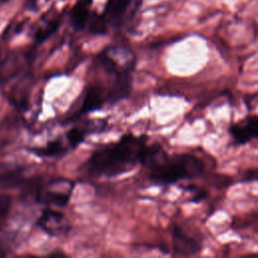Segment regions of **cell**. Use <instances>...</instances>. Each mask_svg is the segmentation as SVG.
<instances>
[{"instance_id":"cell-1","label":"cell","mask_w":258,"mask_h":258,"mask_svg":"<svg viewBox=\"0 0 258 258\" xmlns=\"http://www.w3.org/2000/svg\"><path fill=\"white\" fill-rule=\"evenodd\" d=\"M147 147L145 135L124 134L118 141L95 150L87 161V171L93 176L115 177L130 171L141 159Z\"/></svg>"},{"instance_id":"cell-2","label":"cell","mask_w":258,"mask_h":258,"mask_svg":"<svg viewBox=\"0 0 258 258\" xmlns=\"http://www.w3.org/2000/svg\"><path fill=\"white\" fill-rule=\"evenodd\" d=\"M149 171V179L155 184L168 185L182 179H194L204 174V161L190 153L168 155L163 149L143 165Z\"/></svg>"},{"instance_id":"cell-3","label":"cell","mask_w":258,"mask_h":258,"mask_svg":"<svg viewBox=\"0 0 258 258\" xmlns=\"http://www.w3.org/2000/svg\"><path fill=\"white\" fill-rule=\"evenodd\" d=\"M74 187L75 183L70 179H56L48 185L47 189L41 190L38 194L37 200L39 203L64 208L71 200Z\"/></svg>"},{"instance_id":"cell-4","label":"cell","mask_w":258,"mask_h":258,"mask_svg":"<svg viewBox=\"0 0 258 258\" xmlns=\"http://www.w3.org/2000/svg\"><path fill=\"white\" fill-rule=\"evenodd\" d=\"M172 252L175 256H192L201 252L202 245L195 238L185 234L178 225L171 230Z\"/></svg>"},{"instance_id":"cell-5","label":"cell","mask_w":258,"mask_h":258,"mask_svg":"<svg viewBox=\"0 0 258 258\" xmlns=\"http://www.w3.org/2000/svg\"><path fill=\"white\" fill-rule=\"evenodd\" d=\"M105 103H107V91H105V89L99 85H89L83 94L81 109L74 115V117L71 118V120L99 110L104 106Z\"/></svg>"},{"instance_id":"cell-6","label":"cell","mask_w":258,"mask_h":258,"mask_svg":"<svg viewBox=\"0 0 258 258\" xmlns=\"http://www.w3.org/2000/svg\"><path fill=\"white\" fill-rule=\"evenodd\" d=\"M229 133L238 145H244L255 139L258 134V119L256 115H249L240 122L229 127Z\"/></svg>"},{"instance_id":"cell-7","label":"cell","mask_w":258,"mask_h":258,"mask_svg":"<svg viewBox=\"0 0 258 258\" xmlns=\"http://www.w3.org/2000/svg\"><path fill=\"white\" fill-rule=\"evenodd\" d=\"M64 218L60 211L44 209L37 220V225L50 236L64 234L70 230V226L64 223Z\"/></svg>"},{"instance_id":"cell-8","label":"cell","mask_w":258,"mask_h":258,"mask_svg":"<svg viewBox=\"0 0 258 258\" xmlns=\"http://www.w3.org/2000/svg\"><path fill=\"white\" fill-rule=\"evenodd\" d=\"M106 125H107L106 120H98V121L95 120V121H89L82 125L73 127L67 133V138L70 146L72 148H76L85 140L88 134L101 132L105 129Z\"/></svg>"},{"instance_id":"cell-9","label":"cell","mask_w":258,"mask_h":258,"mask_svg":"<svg viewBox=\"0 0 258 258\" xmlns=\"http://www.w3.org/2000/svg\"><path fill=\"white\" fill-rule=\"evenodd\" d=\"M132 1L133 0H109L103 14L107 23L114 27L120 26Z\"/></svg>"},{"instance_id":"cell-10","label":"cell","mask_w":258,"mask_h":258,"mask_svg":"<svg viewBox=\"0 0 258 258\" xmlns=\"http://www.w3.org/2000/svg\"><path fill=\"white\" fill-rule=\"evenodd\" d=\"M70 17H71V22H72L73 27L78 31L83 30L86 27V25L88 24V20L90 18L88 7L85 6L84 4L78 2L73 7Z\"/></svg>"},{"instance_id":"cell-11","label":"cell","mask_w":258,"mask_h":258,"mask_svg":"<svg viewBox=\"0 0 258 258\" xmlns=\"http://www.w3.org/2000/svg\"><path fill=\"white\" fill-rule=\"evenodd\" d=\"M31 151L34 154H37L39 156L51 157V156H56V155L64 153L66 148L59 140H53V141L48 142L45 147L33 148V149H31Z\"/></svg>"},{"instance_id":"cell-12","label":"cell","mask_w":258,"mask_h":258,"mask_svg":"<svg viewBox=\"0 0 258 258\" xmlns=\"http://www.w3.org/2000/svg\"><path fill=\"white\" fill-rule=\"evenodd\" d=\"M89 23V28L90 31L93 34L97 35H102L107 32V21L103 17V15H99L94 13L93 16L91 17L90 20H88Z\"/></svg>"},{"instance_id":"cell-13","label":"cell","mask_w":258,"mask_h":258,"mask_svg":"<svg viewBox=\"0 0 258 258\" xmlns=\"http://www.w3.org/2000/svg\"><path fill=\"white\" fill-rule=\"evenodd\" d=\"M20 171L18 169H5L4 171H1L0 169V184L2 186L6 185H13L17 184L20 181Z\"/></svg>"},{"instance_id":"cell-14","label":"cell","mask_w":258,"mask_h":258,"mask_svg":"<svg viewBox=\"0 0 258 258\" xmlns=\"http://www.w3.org/2000/svg\"><path fill=\"white\" fill-rule=\"evenodd\" d=\"M58 26H59V20L55 19L54 21H52L51 23H49L44 29H40V30L36 33V36H35L36 40H37L38 42H41V41L45 40L46 38H48L51 34H53V33L57 30Z\"/></svg>"},{"instance_id":"cell-15","label":"cell","mask_w":258,"mask_h":258,"mask_svg":"<svg viewBox=\"0 0 258 258\" xmlns=\"http://www.w3.org/2000/svg\"><path fill=\"white\" fill-rule=\"evenodd\" d=\"M11 206V197L8 195H0V218L7 214Z\"/></svg>"},{"instance_id":"cell-16","label":"cell","mask_w":258,"mask_h":258,"mask_svg":"<svg viewBox=\"0 0 258 258\" xmlns=\"http://www.w3.org/2000/svg\"><path fill=\"white\" fill-rule=\"evenodd\" d=\"M187 188L192 189V198L190 199V202H192V203H201L202 201H204L208 197V192L205 189L196 188L192 185L188 186Z\"/></svg>"},{"instance_id":"cell-17","label":"cell","mask_w":258,"mask_h":258,"mask_svg":"<svg viewBox=\"0 0 258 258\" xmlns=\"http://www.w3.org/2000/svg\"><path fill=\"white\" fill-rule=\"evenodd\" d=\"M256 178H257V170L255 168H253V169H249L245 173L243 180L244 181H253V180H256Z\"/></svg>"},{"instance_id":"cell-18","label":"cell","mask_w":258,"mask_h":258,"mask_svg":"<svg viewBox=\"0 0 258 258\" xmlns=\"http://www.w3.org/2000/svg\"><path fill=\"white\" fill-rule=\"evenodd\" d=\"M78 2H79V3L84 4V5H85V6H87V7H89V6H91V4H92L93 0H78Z\"/></svg>"},{"instance_id":"cell-19","label":"cell","mask_w":258,"mask_h":258,"mask_svg":"<svg viewBox=\"0 0 258 258\" xmlns=\"http://www.w3.org/2000/svg\"><path fill=\"white\" fill-rule=\"evenodd\" d=\"M50 255H51V256H66V254H64V253H61V252H60V253H56V252H55V253L50 254Z\"/></svg>"}]
</instances>
